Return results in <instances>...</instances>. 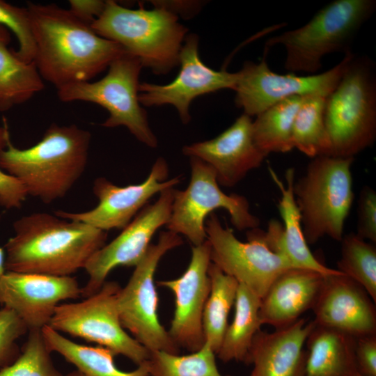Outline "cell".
Segmentation results:
<instances>
[{
  "label": "cell",
  "mask_w": 376,
  "mask_h": 376,
  "mask_svg": "<svg viewBox=\"0 0 376 376\" xmlns=\"http://www.w3.org/2000/svg\"><path fill=\"white\" fill-rule=\"evenodd\" d=\"M10 142L8 127L6 121L4 125L0 127V150L5 149Z\"/></svg>",
  "instance_id": "obj_41"
},
{
  "label": "cell",
  "mask_w": 376,
  "mask_h": 376,
  "mask_svg": "<svg viewBox=\"0 0 376 376\" xmlns=\"http://www.w3.org/2000/svg\"><path fill=\"white\" fill-rule=\"evenodd\" d=\"M260 301L259 296L239 283L234 318L228 325L216 354L223 362L235 361L246 363L253 340L263 325L259 316Z\"/></svg>",
  "instance_id": "obj_27"
},
{
  "label": "cell",
  "mask_w": 376,
  "mask_h": 376,
  "mask_svg": "<svg viewBox=\"0 0 376 376\" xmlns=\"http://www.w3.org/2000/svg\"><path fill=\"white\" fill-rule=\"evenodd\" d=\"M166 161L159 157L152 165L147 178L141 183L119 187L106 179L97 178L93 191L98 199L97 206L83 212L63 210L54 214L63 219L81 221L104 231L123 229L147 205L156 194L174 187L181 181V176L168 179Z\"/></svg>",
  "instance_id": "obj_16"
},
{
  "label": "cell",
  "mask_w": 376,
  "mask_h": 376,
  "mask_svg": "<svg viewBox=\"0 0 376 376\" xmlns=\"http://www.w3.org/2000/svg\"><path fill=\"white\" fill-rule=\"evenodd\" d=\"M41 331L49 350L61 354L84 376H150L145 361L134 370L123 371L115 364L116 355L106 347L75 343L48 325Z\"/></svg>",
  "instance_id": "obj_26"
},
{
  "label": "cell",
  "mask_w": 376,
  "mask_h": 376,
  "mask_svg": "<svg viewBox=\"0 0 376 376\" xmlns=\"http://www.w3.org/2000/svg\"><path fill=\"white\" fill-rule=\"evenodd\" d=\"M304 96L281 100L256 116L253 120L256 144L265 154L285 153L293 148L292 131L296 113Z\"/></svg>",
  "instance_id": "obj_29"
},
{
  "label": "cell",
  "mask_w": 376,
  "mask_h": 376,
  "mask_svg": "<svg viewBox=\"0 0 376 376\" xmlns=\"http://www.w3.org/2000/svg\"><path fill=\"white\" fill-rule=\"evenodd\" d=\"M327 97L317 94L304 96L293 123V148L312 159L329 154L324 123Z\"/></svg>",
  "instance_id": "obj_30"
},
{
  "label": "cell",
  "mask_w": 376,
  "mask_h": 376,
  "mask_svg": "<svg viewBox=\"0 0 376 376\" xmlns=\"http://www.w3.org/2000/svg\"><path fill=\"white\" fill-rule=\"evenodd\" d=\"M28 194L23 185L15 177L0 169V205L6 209L21 207Z\"/></svg>",
  "instance_id": "obj_38"
},
{
  "label": "cell",
  "mask_w": 376,
  "mask_h": 376,
  "mask_svg": "<svg viewBox=\"0 0 376 376\" xmlns=\"http://www.w3.org/2000/svg\"><path fill=\"white\" fill-rule=\"evenodd\" d=\"M191 180L182 191L176 190L166 229L185 236L193 246L207 240L205 223L217 209L230 215L239 230L257 228L259 219L250 212L249 203L237 194H226L219 187L213 169L202 160L190 157Z\"/></svg>",
  "instance_id": "obj_10"
},
{
  "label": "cell",
  "mask_w": 376,
  "mask_h": 376,
  "mask_svg": "<svg viewBox=\"0 0 376 376\" xmlns=\"http://www.w3.org/2000/svg\"><path fill=\"white\" fill-rule=\"evenodd\" d=\"M348 376H363V375H361L360 373H359L357 370L352 373V374H350V375Z\"/></svg>",
  "instance_id": "obj_44"
},
{
  "label": "cell",
  "mask_w": 376,
  "mask_h": 376,
  "mask_svg": "<svg viewBox=\"0 0 376 376\" xmlns=\"http://www.w3.org/2000/svg\"><path fill=\"white\" fill-rule=\"evenodd\" d=\"M357 235L371 243L376 242V193L369 187L363 188L358 202Z\"/></svg>",
  "instance_id": "obj_36"
},
{
  "label": "cell",
  "mask_w": 376,
  "mask_h": 376,
  "mask_svg": "<svg viewBox=\"0 0 376 376\" xmlns=\"http://www.w3.org/2000/svg\"><path fill=\"white\" fill-rule=\"evenodd\" d=\"M5 272V250L4 248L0 247V276H2Z\"/></svg>",
  "instance_id": "obj_42"
},
{
  "label": "cell",
  "mask_w": 376,
  "mask_h": 376,
  "mask_svg": "<svg viewBox=\"0 0 376 376\" xmlns=\"http://www.w3.org/2000/svg\"><path fill=\"white\" fill-rule=\"evenodd\" d=\"M91 135L75 125L52 124L34 146L11 141L0 150V169L17 178L28 196L49 204L63 198L85 171Z\"/></svg>",
  "instance_id": "obj_3"
},
{
  "label": "cell",
  "mask_w": 376,
  "mask_h": 376,
  "mask_svg": "<svg viewBox=\"0 0 376 376\" xmlns=\"http://www.w3.org/2000/svg\"><path fill=\"white\" fill-rule=\"evenodd\" d=\"M208 275L210 290L203 313V331L205 342L217 354L228 325V318L235 305L239 283L212 262Z\"/></svg>",
  "instance_id": "obj_28"
},
{
  "label": "cell",
  "mask_w": 376,
  "mask_h": 376,
  "mask_svg": "<svg viewBox=\"0 0 376 376\" xmlns=\"http://www.w3.org/2000/svg\"><path fill=\"white\" fill-rule=\"evenodd\" d=\"M175 192L174 187L162 191L157 200L144 206L115 239L91 256L84 268L88 280L81 288V297L96 293L114 268L135 267L141 261L156 231L169 220Z\"/></svg>",
  "instance_id": "obj_14"
},
{
  "label": "cell",
  "mask_w": 376,
  "mask_h": 376,
  "mask_svg": "<svg viewBox=\"0 0 376 376\" xmlns=\"http://www.w3.org/2000/svg\"><path fill=\"white\" fill-rule=\"evenodd\" d=\"M268 49L265 48L260 61H246L237 71V81L233 90L235 102L250 117L258 116L288 97L314 94L328 96L338 84L354 55L352 52L345 54L337 65L324 72L297 75L272 71L266 61Z\"/></svg>",
  "instance_id": "obj_13"
},
{
  "label": "cell",
  "mask_w": 376,
  "mask_h": 376,
  "mask_svg": "<svg viewBox=\"0 0 376 376\" xmlns=\"http://www.w3.org/2000/svg\"><path fill=\"white\" fill-rule=\"evenodd\" d=\"M216 354L205 342L198 350L187 355L149 351L145 363L150 376H231L219 371Z\"/></svg>",
  "instance_id": "obj_31"
},
{
  "label": "cell",
  "mask_w": 376,
  "mask_h": 376,
  "mask_svg": "<svg viewBox=\"0 0 376 376\" xmlns=\"http://www.w3.org/2000/svg\"><path fill=\"white\" fill-rule=\"evenodd\" d=\"M65 376H84L80 372H79L78 370H75L74 371H72L69 373H68L67 375H65Z\"/></svg>",
  "instance_id": "obj_43"
},
{
  "label": "cell",
  "mask_w": 376,
  "mask_h": 376,
  "mask_svg": "<svg viewBox=\"0 0 376 376\" xmlns=\"http://www.w3.org/2000/svg\"><path fill=\"white\" fill-rule=\"evenodd\" d=\"M41 329L29 331L17 359L0 370V376H65L54 365Z\"/></svg>",
  "instance_id": "obj_33"
},
{
  "label": "cell",
  "mask_w": 376,
  "mask_h": 376,
  "mask_svg": "<svg viewBox=\"0 0 376 376\" xmlns=\"http://www.w3.org/2000/svg\"><path fill=\"white\" fill-rule=\"evenodd\" d=\"M0 25L16 36L19 44L18 49L15 51L17 56L27 63L33 62L35 42L27 8L18 7L0 0Z\"/></svg>",
  "instance_id": "obj_34"
},
{
  "label": "cell",
  "mask_w": 376,
  "mask_h": 376,
  "mask_svg": "<svg viewBox=\"0 0 376 376\" xmlns=\"http://www.w3.org/2000/svg\"><path fill=\"white\" fill-rule=\"evenodd\" d=\"M375 10V0H334L303 26L269 38L265 47H284V67L290 73L317 74L325 56L352 52L357 33Z\"/></svg>",
  "instance_id": "obj_5"
},
{
  "label": "cell",
  "mask_w": 376,
  "mask_h": 376,
  "mask_svg": "<svg viewBox=\"0 0 376 376\" xmlns=\"http://www.w3.org/2000/svg\"><path fill=\"white\" fill-rule=\"evenodd\" d=\"M81 297L76 278L6 271L0 276V306L13 310L29 331L49 325L62 301Z\"/></svg>",
  "instance_id": "obj_18"
},
{
  "label": "cell",
  "mask_w": 376,
  "mask_h": 376,
  "mask_svg": "<svg viewBox=\"0 0 376 376\" xmlns=\"http://www.w3.org/2000/svg\"><path fill=\"white\" fill-rule=\"evenodd\" d=\"M354 158H313L293 194L304 237L313 244L324 236L340 241L354 200L351 167Z\"/></svg>",
  "instance_id": "obj_7"
},
{
  "label": "cell",
  "mask_w": 376,
  "mask_h": 376,
  "mask_svg": "<svg viewBox=\"0 0 376 376\" xmlns=\"http://www.w3.org/2000/svg\"><path fill=\"white\" fill-rule=\"evenodd\" d=\"M69 10L78 19L90 25L104 10L105 1L70 0Z\"/></svg>",
  "instance_id": "obj_39"
},
{
  "label": "cell",
  "mask_w": 376,
  "mask_h": 376,
  "mask_svg": "<svg viewBox=\"0 0 376 376\" xmlns=\"http://www.w3.org/2000/svg\"><path fill=\"white\" fill-rule=\"evenodd\" d=\"M154 6L161 7L178 17L190 18L196 15L204 3L199 1H152Z\"/></svg>",
  "instance_id": "obj_40"
},
{
  "label": "cell",
  "mask_w": 376,
  "mask_h": 376,
  "mask_svg": "<svg viewBox=\"0 0 376 376\" xmlns=\"http://www.w3.org/2000/svg\"><path fill=\"white\" fill-rule=\"evenodd\" d=\"M141 62L125 52L108 67L107 75L97 81H82L57 89L65 102L85 101L97 104L109 113L105 127H125L140 142L155 148L158 141L152 131L145 109L139 100Z\"/></svg>",
  "instance_id": "obj_8"
},
{
  "label": "cell",
  "mask_w": 376,
  "mask_h": 376,
  "mask_svg": "<svg viewBox=\"0 0 376 376\" xmlns=\"http://www.w3.org/2000/svg\"><path fill=\"white\" fill-rule=\"evenodd\" d=\"M315 326L313 320L299 318L273 332L258 331L246 361L253 365L249 376H304V345Z\"/></svg>",
  "instance_id": "obj_21"
},
{
  "label": "cell",
  "mask_w": 376,
  "mask_h": 376,
  "mask_svg": "<svg viewBox=\"0 0 376 376\" xmlns=\"http://www.w3.org/2000/svg\"><path fill=\"white\" fill-rule=\"evenodd\" d=\"M337 270L362 286L376 302V248L357 235H343Z\"/></svg>",
  "instance_id": "obj_32"
},
{
  "label": "cell",
  "mask_w": 376,
  "mask_h": 376,
  "mask_svg": "<svg viewBox=\"0 0 376 376\" xmlns=\"http://www.w3.org/2000/svg\"><path fill=\"white\" fill-rule=\"evenodd\" d=\"M5 244L6 271L70 276L106 242L107 232L46 212L25 215L13 224Z\"/></svg>",
  "instance_id": "obj_2"
},
{
  "label": "cell",
  "mask_w": 376,
  "mask_h": 376,
  "mask_svg": "<svg viewBox=\"0 0 376 376\" xmlns=\"http://www.w3.org/2000/svg\"><path fill=\"white\" fill-rule=\"evenodd\" d=\"M91 26L157 75H166L179 65L188 32L178 16L163 8L132 9L112 0L105 1L104 10Z\"/></svg>",
  "instance_id": "obj_4"
},
{
  "label": "cell",
  "mask_w": 376,
  "mask_h": 376,
  "mask_svg": "<svg viewBox=\"0 0 376 376\" xmlns=\"http://www.w3.org/2000/svg\"><path fill=\"white\" fill-rule=\"evenodd\" d=\"M199 38L196 34L186 36L180 54V71L170 83L162 85L140 83L139 100L145 107L169 104L177 110L184 124L191 120L190 104L196 97L222 89L234 90L237 72L216 70L206 65L198 52Z\"/></svg>",
  "instance_id": "obj_15"
},
{
  "label": "cell",
  "mask_w": 376,
  "mask_h": 376,
  "mask_svg": "<svg viewBox=\"0 0 376 376\" xmlns=\"http://www.w3.org/2000/svg\"><path fill=\"white\" fill-rule=\"evenodd\" d=\"M325 275L308 269L290 268L281 273L261 298L262 324L275 329L294 323L312 309L322 288Z\"/></svg>",
  "instance_id": "obj_23"
},
{
  "label": "cell",
  "mask_w": 376,
  "mask_h": 376,
  "mask_svg": "<svg viewBox=\"0 0 376 376\" xmlns=\"http://www.w3.org/2000/svg\"><path fill=\"white\" fill-rule=\"evenodd\" d=\"M121 287L116 281H105L94 295L75 303L58 304L48 326L121 354L138 366L149 351L126 332L117 307Z\"/></svg>",
  "instance_id": "obj_11"
},
{
  "label": "cell",
  "mask_w": 376,
  "mask_h": 376,
  "mask_svg": "<svg viewBox=\"0 0 376 376\" xmlns=\"http://www.w3.org/2000/svg\"><path fill=\"white\" fill-rule=\"evenodd\" d=\"M29 331L22 320L7 307L0 308V370L10 365L21 352L17 340Z\"/></svg>",
  "instance_id": "obj_35"
},
{
  "label": "cell",
  "mask_w": 376,
  "mask_h": 376,
  "mask_svg": "<svg viewBox=\"0 0 376 376\" xmlns=\"http://www.w3.org/2000/svg\"><path fill=\"white\" fill-rule=\"evenodd\" d=\"M26 8L35 42L33 61L42 79L57 89L91 81L126 52L69 9L32 2Z\"/></svg>",
  "instance_id": "obj_1"
},
{
  "label": "cell",
  "mask_w": 376,
  "mask_h": 376,
  "mask_svg": "<svg viewBox=\"0 0 376 376\" xmlns=\"http://www.w3.org/2000/svg\"><path fill=\"white\" fill-rule=\"evenodd\" d=\"M210 246L206 240L192 246L189 264L180 277L157 281L158 285L168 288L174 295V313L168 332L180 348L190 352L205 343L202 321L210 290Z\"/></svg>",
  "instance_id": "obj_17"
},
{
  "label": "cell",
  "mask_w": 376,
  "mask_h": 376,
  "mask_svg": "<svg viewBox=\"0 0 376 376\" xmlns=\"http://www.w3.org/2000/svg\"><path fill=\"white\" fill-rule=\"evenodd\" d=\"M272 178L281 191L278 209L283 224L273 220L269 222L263 237L268 247L285 257L294 268L308 269L323 275L342 274L319 261L311 251L304 237L301 216L294 194L295 170L285 173V185L269 169Z\"/></svg>",
  "instance_id": "obj_22"
},
{
  "label": "cell",
  "mask_w": 376,
  "mask_h": 376,
  "mask_svg": "<svg viewBox=\"0 0 376 376\" xmlns=\"http://www.w3.org/2000/svg\"><path fill=\"white\" fill-rule=\"evenodd\" d=\"M369 57L353 55L326 97L328 156L354 158L376 139V71Z\"/></svg>",
  "instance_id": "obj_6"
},
{
  "label": "cell",
  "mask_w": 376,
  "mask_h": 376,
  "mask_svg": "<svg viewBox=\"0 0 376 376\" xmlns=\"http://www.w3.org/2000/svg\"><path fill=\"white\" fill-rule=\"evenodd\" d=\"M205 229L211 262L260 298L281 273L294 268L285 257L268 247L263 232L257 228L249 230L248 241L243 242L230 228L223 226L213 212L207 218Z\"/></svg>",
  "instance_id": "obj_12"
},
{
  "label": "cell",
  "mask_w": 376,
  "mask_h": 376,
  "mask_svg": "<svg viewBox=\"0 0 376 376\" xmlns=\"http://www.w3.org/2000/svg\"><path fill=\"white\" fill-rule=\"evenodd\" d=\"M10 40V31L0 25V111L24 103L45 86L33 61H24L8 47Z\"/></svg>",
  "instance_id": "obj_25"
},
{
  "label": "cell",
  "mask_w": 376,
  "mask_h": 376,
  "mask_svg": "<svg viewBox=\"0 0 376 376\" xmlns=\"http://www.w3.org/2000/svg\"><path fill=\"white\" fill-rule=\"evenodd\" d=\"M182 244L180 235L168 230L162 231L157 242L150 245L118 295L117 307L123 327L148 351L180 353V348L159 322L154 276L162 258Z\"/></svg>",
  "instance_id": "obj_9"
},
{
  "label": "cell",
  "mask_w": 376,
  "mask_h": 376,
  "mask_svg": "<svg viewBox=\"0 0 376 376\" xmlns=\"http://www.w3.org/2000/svg\"><path fill=\"white\" fill-rule=\"evenodd\" d=\"M375 302L364 288L343 274L324 276L312 308L317 325L359 338L376 334Z\"/></svg>",
  "instance_id": "obj_20"
},
{
  "label": "cell",
  "mask_w": 376,
  "mask_h": 376,
  "mask_svg": "<svg viewBox=\"0 0 376 376\" xmlns=\"http://www.w3.org/2000/svg\"><path fill=\"white\" fill-rule=\"evenodd\" d=\"M252 125L251 117L243 113L219 135L185 146L182 153L210 166L219 185L232 187L267 156L255 143Z\"/></svg>",
  "instance_id": "obj_19"
},
{
  "label": "cell",
  "mask_w": 376,
  "mask_h": 376,
  "mask_svg": "<svg viewBox=\"0 0 376 376\" xmlns=\"http://www.w3.org/2000/svg\"><path fill=\"white\" fill-rule=\"evenodd\" d=\"M306 343L304 376H348L357 370L354 337L315 324Z\"/></svg>",
  "instance_id": "obj_24"
},
{
  "label": "cell",
  "mask_w": 376,
  "mask_h": 376,
  "mask_svg": "<svg viewBox=\"0 0 376 376\" xmlns=\"http://www.w3.org/2000/svg\"><path fill=\"white\" fill-rule=\"evenodd\" d=\"M357 369L363 376H376V334L355 338Z\"/></svg>",
  "instance_id": "obj_37"
}]
</instances>
